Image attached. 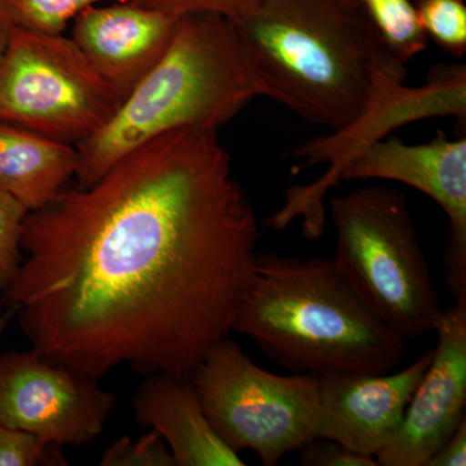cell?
Wrapping results in <instances>:
<instances>
[{
    "mask_svg": "<svg viewBox=\"0 0 466 466\" xmlns=\"http://www.w3.org/2000/svg\"><path fill=\"white\" fill-rule=\"evenodd\" d=\"M258 222L218 131L180 128L64 188L24 222L3 291L34 351L100 380H188L231 336Z\"/></svg>",
    "mask_w": 466,
    "mask_h": 466,
    "instance_id": "1",
    "label": "cell"
},
{
    "mask_svg": "<svg viewBox=\"0 0 466 466\" xmlns=\"http://www.w3.org/2000/svg\"><path fill=\"white\" fill-rule=\"evenodd\" d=\"M232 24L259 96L333 133L363 115L382 73L407 70L358 0H263Z\"/></svg>",
    "mask_w": 466,
    "mask_h": 466,
    "instance_id": "2",
    "label": "cell"
},
{
    "mask_svg": "<svg viewBox=\"0 0 466 466\" xmlns=\"http://www.w3.org/2000/svg\"><path fill=\"white\" fill-rule=\"evenodd\" d=\"M263 354L299 375L391 372L406 341L339 274L332 259L258 256L233 319Z\"/></svg>",
    "mask_w": 466,
    "mask_h": 466,
    "instance_id": "3",
    "label": "cell"
},
{
    "mask_svg": "<svg viewBox=\"0 0 466 466\" xmlns=\"http://www.w3.org/2000/svg\"><path fill=\"white\" fill-rule=\"evenodd\" d=\"M235 26L213 14L177 18L164 56L116 115L79 144V187L100 179L134 149L180 128L218 131L258 97Z\"/></svg>",
    "mask_w": 466,
    "mask_h": 466,
    "instance_id": "4",
    "label": "cell"
},
{
    "mask_svg": "<svg viewBox=\"0 0 466 466\" xmlns=\"http://www.w3.org/2000/svg\"><path fill=\"white\" fill-rule=\"evenodd\" d=\"M334 266L404 341L434 332L443 309L404 193L364 187L330 200Z\"/></svg>",
    "mask_w": 466,
    "mask_h": 466,
    "instance_id": "5",
    "label": "cell"
},
{
    "mask_svg": "<svg viewBox=\"0 0 466 466\" xmlns=\"http://www.w3.org/2000/svg\"><path fill=\"white\" fill-rule=\"evenodd\" d=\"M188 380L218 437L235 452L253 451L265 466L318 438V377L268 372L229 337Z\"/></svg>",
    "mask_w": 466,
    "mask_h": 466,
    "instance_id": "6",
    "label": "cell"
},
{
    "mask_svg": "<svg viewBox=\"0 0 466 466\" xmlns=\"http://www.w3.org/2000/svg\"><path fill=\"white\" fill-rule=\"evenodd\" d=\"M122 101L70 36L15 26L0 63V121L78 147Z\"/></svg>",
    "mask_w": 466,
    "mask_h": 466,
    "instance_id": "7",
    "label": "cell"
},
{
    "mask_svg": "<svg viewBox=\"0 0 466 466\" xmlns=\"http://www.w3.org/2000/svg\"><path fill=\"white\" fill-rule=\"evenodd\" d=\"M407 76V70L382 73L370 106L354 124L294 150L293 157L300 161L302 167L327 162L330 167L317 182L288 189L283 208L267 220V226L281 231L296 218H302L305 236L312 240L320 238L325 226V195L336 186L337 174L358 150L382 139L383 134L403 122L440 115L464 118V66L438 70L425 87L416 90L404 87Z\"/></svg>",
    "mask_w": 466,
    "mask_h": 466,
    "instance_id": "8",
    "label": "cell"
},
{
    "mask_svg": "<svg viewBox=\"0 0 466 466\" xmlns=\"http://www.w3.org/2000/svg\"><path fill=\"white\" fill-rule=\"evenodd\" d=\"M99 380L34 350L0 355V422L52 446L82 447L104 431L116 407Z\"/></svg>",
    "mask_w": 466,
    "mask_h": 466,
    "instance_id": "9",
    "label": "cell"
},
{
    "mask_svg": "<svg viewBox=\"0 0 466 466\" xmlns=\"http://www.w3.org/2000/svg\"><path fill=\"white\" fill-rule=\"evenodd\" d=\"M355 179L406 184L438 204L450 223L447 283L456 299L466 297V137L450 139L437 131L424 144L375 140L343 165L334 184Z\"/></svg>",
    "mask_w": 466,
    "mask_h": 466,
    "instance_id": "10",
    "label": "cell"
},
{
    "mask_svg": "<svg viewBox=\"0 0 466 466\" xmlns=\"http://www.w3.org/2000/svg\"><path fill=\"white\" fill-rule=\"evenodd\" d=\"M437 346L394 440L375 456L381 466H425L460 422L466 406V297L441 314Z\"/></svg>",
    "mask_w": 466,
    "mask_h": 466,
    "instance_id": "11",
    "label": "cell"
},
{
    "mask_svg": "<svg viewBox=\"0 0 466 466\" xmlns=\"http://www.w3.org/2000/svg\"><path fill=\"white\" fill-rule=\"evenodd\" d=\"M433 350L395 373H330L318 377V438L375 456L400 431L408 404L421 382Z\"/></svg>",
    "mask_w": 466,
    "mask_h": 466,
    "instance_id": "12",
    "label": "cell"
},
{
    "mask_svg": "<svg viewBox=\"0 0 466 466\" xmlns=\"http://www.w3.org/2000/svg\"><path fill=\"white\" fill-rule=\"evenodd\" d=\"M177 18L130 2L92 5L72 21L70 38L125 99L164 56Z\"/></svg>",
    "mask_w": 466,
    "mask_h": 466,
    "instance_id": "13",
    "label": "cell"
},
{
    "mask_svg": "<svg viewBox=\"0 0 466 466\" xmlns=\"http://www.w3.org/2000/svg\"><path fill=\"white\" fill-rule=\"evenodd\" d=\"M135 421L156 431L175 466H244L238 452L218 437L189 380L144 376L133 398Z\"/></svg>",
    "mask_w": 466,
    "mask_h": 466,
    "instance_id": "14",
    "label": "cell"
},
{
    "mask_svg": "<svg viewBox=\"0 0 466 466\" xmlns=\"http://www.w3.org/2000/svg\"><path fill=\"white\" fill-rule=\"evenodd\" d=\"M78 167L76 146L0 121V191L30 211L50 204Z\"/></svg>",
    "mask_w": 466,
    "mask_h": 466,
    "instance_id": "15",
    "label": "cell"
},
{
    "mask_svg": "<svg viewBox=\"0 0 466 466\" xmlns=\"http://www.w3.org/2000/svg\"><path fill=\"white\" fill-rule=\"evenodd\" d=\"M386 47L408 63L428 47V36L412 0H358Z\"/></svg>",
    "mask_w": 466,
    "mask_h": 466,
    "instance_id": "16",
    "label": "cell"
},
{
    "mask_svg": "<svg viewBox=\"0 0 466 466\" xmlns=\"http://www.w3.org/2000/svg\"><path fill=\"white\" fill-rule=\"evenodd\" d=\"M422 29L441 50L453 57L466 52V7L462 0H417Z\"/></svg>",
    "mask_w": 466,
    "mask_h": 466,
    "instance_id": "17",
    "label": "cell"
},
{
    "mask_svg": "<svg viewBox=\"0 0 466 466\" xmlns=\"http://www.w3.org/2000/svg\"><path fill=\"white\" fill-rule=\"evenodd\" d=\"M103 2L125 0H9L16 25L46 34H63L85 9Z\"/></svg>",
    "mask_w": 466,
    "mask_h": 466,
    "instance_id": "18",
    "label": "cell"
},
{
    "mask_svg": "<svg viewBox=\"0 0 466 466\" xmlns=\"http://www.w3.org/2000/svg\"><path fill=\"white\" fill-rule=\"evenodd\" d=\"M29 208L14 196L0 191V290L14 280L21 262V235Z\"/></svg>",
    "mask_w": 466,
    "mask_h": 466,
    "instance_id": "19",
    "label": "cell"
},
{
    "mask_svg": "<svg viewBox=\"0 0 466 466\" xmlns=\"http://www.w3.org/2000/svg\"><path fill=\"white\" fill-rule=\"evenodd\" d=\"M63 466L61 447L0 422V466Z\"/></svg>",
    "mask_w": 466,
    "mask_h": 466,
    "instance_id": "20",
    "label": "cell"
},
{
    "mask_svg": "<svg viewBox=\"0 0 466 466\" xmlns=\"http://www.w3.org/2000/svg\"><path fill=\"white\" fill-rule=\"evenodd\" d=\"M100 466H175V460L164 440L156 431L137 440L121 437L109 444L101 455Z\"/></svg>",
    "mask_w": 466,
    "mask_h": 466,
    "instance_id": "21",
    "label": "cell"
},
{
    "mask_svg": "<svg viewBox=\"0 0 466 466\" xmlns=\"http://www.w3.org/2000/svg\"><path fill=\"white\" fill-rule=\"evenodd\" d=\"M142 7L164 12L174 17L193 14H213L231 21L249 16L263 0H125Z\"/></svg>",
    "mask_w": 466,
    "mask_h": 466,
    "instance_id": "22",
    "label": "cell"
},
{
    "mask_svg": "<svg viewBox=\"0 0 466 466\" xmlns=\"http://www.w3.org/2000/svg\"><path fill=\"white\" fill-rule=\"evenodd\" d=\"M303 466H377L373 456L361 455L339 441L317 438L300 450Z\"/></svg>",
    "mask_w": 466,
    "mask_h": 466,
    "instance_id": "23",
    "label": "cell"
},
{
    "mask_svg": "<svg viewBox=\"0 0 466 466\" xmlns=\"http://www.w3.org/2000/svg\"><path fill=\"white\" fill-rule=\"evenodd\" d=\"M466 465V417L449 440L428 460L425 466Z\"/></svg>",
    "mask_w": 466,
    "mask_h": 466,
    "instance_id": "24",
    "label": "cell"
},
{
    "mask_svg": "<svg viewBox=\"0 0 466 466\" xmlns=\"http://www.w3.org/2000/svg\"><path fill=\"white\" fill-rule=\"evenodd\" d=\"M15 26H16V23L12 16L9 0H0V63L7 50Z\"/></svg>",
    "mask_w": 466,
    "mask_h": 466,
    "instance_id": "25",
    "label": "cell"
},
{
    "mask_svg": "<svg viewBox=\"0 0 466 466\" xmlns=\"http://www.w3.org/2000/svg\"><path fill=\"white\" fill-rule=\"evenodd\" d=\"M15 317H16V311H15L14 308L5 309L2 315H0V339H2L3 334L7 330L9 323H11L12 319Z\"/></svg>",
    "mask_w": 466,
    "mask_h": 466,
    "instance_id": "26",
    "label": "cell"
},
{
    "mask_svg": "<svg viewBox=\"0 0 466 466\" xmlns=\"http://www.w3.org/2000/svg\"><path fill=\"white\" fill-rule=\"evenodd\" d=\"M3 311H5V309H3V291L0 290V315H2Z\"/></svg>",
    "mask_w": 466,
    "mask_h": 466,
    "instance_id": "27",
    "label": "cell"
}]
</instances>
